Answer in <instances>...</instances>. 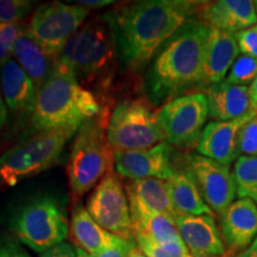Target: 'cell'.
I'll return each instance as SVG.
<instances>
[{
	"label": "cell",
	"mask_w": 257,
	"mask_h": 257,
	"mask_svg": "<svg viewBox=\"0 0 257 257\" xmlns=\"http://www.w3.org/2000/svg\"><path fill=\"white\" fill-rule=\"evenodd\" d=\"M8 117H9L8 108H6L2 92H0V133H2V130L4 128V125L6 124V120H8Z\"/></svg>",
	"instance_id": "f35d334b"
},
{
	"label": "cell",
	"mask_w": 257,
	"mask_h": 257,
	"mask_svg": "<svg viewBox=\"0 0 257 257\" xmlns=\"http://www.w3.org/2000/svg\"><path fill=\"white\" fill-rule=\"evenodd\" d=\"M80 126L24 135L0 155V187H14L59 163L64 148Z\"/></svg>",
	"instance_id": "8992f818"
},
{
	"label": "cell",
	"mask_w": 257,
	"mask_h": 257,
	"mask_svg": "<svg viewBox=\"0 0 257 257\" xmlns=\"http://www.w3.org/2000/svg\"><path fill=\"white\" fill-rule=\"evenodd\" d=\"M208 112L212 119L229 121L249 113L250 95L248 86H236L221 81L205 89Z\"/></svg>",
	"instance_id": "44dd1931"
},
{
	"label": "cell",
	"mask_w": 257,
	"mask_h": 257,
	"mask_svg": "<svg viewBox=\"0 0 257 257\" xmlns=\"http://www.w3.org/2000/svg\"><path fill=\"white\" fill-rule=\"evenodd\" d=\"M232 175L237 195L257 204V156L240 155L234 161Z\"/></svg>",
	"instance_id": "484cf974"
},
{
	"label": "cell",
	"mask_w": 257,
	"mask_h": 257,
	"mask_svg": "<svg viewBox=\"0 0 257 257\" xmlns=\"http://www.w3.org/2000/svg\"><path fill=\"white\" fill-rule=\"evenodd\" d=\"M187 170L213 213L220 216L234 201L237 188L230 166L200 154H191L187 157Z\"/></svg>",
	"instance_id": "7c38bea8"
},
{
	"label": "cell",
	"mask_w": 257,
	"mask_h": 257,
	"mask_svg": "<svg viewBox=\"0 0 257 257\" xmlns=\"http://www.w3.org/2000/svg\"><path fill=\"white\" fill-rule=\"evenodd\" d=\"M10 229L24 246L42 253L66 239L69 223L59 199L41 194L16 208L10 218Z\"/></svg>",
	"instance_id": "52a82bcc"
},
{
	"label": "cell",
	"mask_w": 257,
	"mask_h": 257,
	"mask_svg": "<svg viewBox=\"0 0 257 257\" xmlns=\"http://www.w3.org/2000/svg\"><path fill=\"white\" fill-rule=\"evenodd\" d=\"M238 55L239 48L236 35L210 27L205 51L201 88L206 89L212 85L224 81V78L227 72H230Z\"/></svg>",
	"instance_id": "ffe728a7"
},
{
	"label": "cell",
	"mask_w": 257,
	"mask_h": 257,
	"mask_svg": "<svg viewBox=\"0 0 257 257\" xmlns=\"http://www.w3.org/2000/svg\"><path fill=\"white\" fill-rule=\"evenodd\" d=\"M136 246L137 244L134 239V240H125V242L119 244V245L105 250V251L98 253V255H89V253L85 252L81 249L76 248V246H75V250H76V255H78V257H127L128 253L131 252V250L136 248Z\"/></svg>",
	"instance_id": "836d02e7"
},
{
	"label": "cell",
	"mask_w": 257,
	"mask_h": 257,
	"mask_svg": "<svg viewBox=\"0 0 257 257\" xmlns=\"http://www.w3.org/2000/svg\"><path fill=\"white\" fill-rule=\"evenodd\" d=\"M238 148L240 155L257 156V114L240 128Z\"/></svg>",
	"instance_id": "f546056e"
},
{
	"label": "cell",
	"mask_w": 257,
	"mask_h": 257,
	"mask_svg": "<svg viewBox=\"0 0 257 257\" xmlns=\"http://www.w3.org/2000/svg\"><path fill=\"white\" fill-rule=\"evenodd\" d=\"M234 35L240 53L257 60V24Z\"/></svg>",
	"instance_id": "4dcf8cb0"
},
{
	"label": "cell",
	"mask_w": 257,
	"mask_h": 257,
	"mask_svg": "<svg viewBox=\"0 0 257 257\" xmlns=\"http://www.w3.org/2000/svg\"><path fill=\"white\" fill-rule=\"evenodd\" d=\"M88 15L89 10L76 3L50 2L37 6L24 29L42 49L56 57Z\"/></svg>",
	"instance_id": "9c48e42d"
},
{
	"label": "cell",
	"mask_w": 257,
	"mask_h": 257,
	"mask_svg": "<svg viewBox=\"0 0 257 257\" xmlns=\"http://www.w3.org/2000/svg\"><path fill=\"white\" fill-rule=\"evenodd\" d=\"M124 187L133 220L150 214H166L173 218L176 217L170 201L166 180H130Z\"/></svg>",
	"instance_id": "ac0fdd59"
},
{
	"label": "cell",
	"mask_w": 257,
	"mask_h": 257,
	"mask_svg": "<svg viewBox=\"0 0 257 257\" xmlns=\"http://www.w3.org/2000/svg\"><path fill=\"white\" fill-rule=\"evenodd\" d=\"M210 27L191 18L161 46L144 69L142 87L154 107L200 87Z\"/></svg>",
	"instance_id": "7a4b0ae2"
},
{
	"label": "cell",
	"mask_w": 257,
	"mask_h": 257,
	"mask_svg": "<svg viewBox=\"0 0 257 257\" xmlns=\"http://www.w3.org/2000/svg\"><path fill=\"white\" fill-rule=\"evenodd\" d=\"M14 59L34 82L38 91L53 72L55 57L44 51L32 41L23 27L14 49Z\"/></svg>",
	"instance_id": "603a6c76"
},
{
	"label": "cell",
	"mask_w": 257,
	"mask_h": 257,
	"mask_svg": "<svg viewBox=\"0 0 257 257\" xmlns=\"http://www.w3.org/2000/svg\"><path fill=\"white\" fill-rule=\"evenodd\" d=\"M175 224L192 257H221L226 252L214 214L178 216Z\"/></svg>",
	"instance_id": "2e32d148"
},
{
	"label": "cell",
	"mask_w": 257,
	"mask_h": 257,
	"mask_svg": "<svg viewBox=\"0 0 257 257\" xmlns=\"http://www.w3.org/2000/svg\"><path fill=\"white\" fill-rule=\"evenodd\" d=\"M127 257H147V256L144 255L142 251H141L138 246H136V248H134L133 250H131V252L128 253Z\"/></svg>",
	"instance_id": "ab89813d"
},
{
	"label": "cell",
	"mask_w": 257,
	"mask_h": 257,
	"mask_svg": "<svg viewBox=\"0 0 257 257\" xmlns=\"http://www.w3.org/2000/svg\"><path fill=\"white\" fill-rule=\"evenodd\" d=\"M76 4L83 6V8L91 10V9H101L105 6L113 4L111 0H80V2H75Z\"/></svg>",
	"instance_id": "d590c367"
},
{
	"label": "cell",
	"mask_w": 257,
	"mask_h": 257,
	"mask_svg": "<svg viewBox=\"0 0 257 257\" xmlns=\"http://www.w3.org/2000/svg\"><path fill=\"white\" fill-rule=\"evenodd\" d=\"M172 153V146L167 142L148 149L114 152L115 172L128 180H168L176 172Z\"/></svg>",
	"instance_id": "4fadbf2b"
},
{
	"label": "cell",
	"mask_w": 257,
	"mask_h": 257,
	"mask_svg": "<svg viewBox=\"0 0 257 257\" xmlns=\"http://www.w3.org/2000/svg\"><path fill=\"white\" fill-rule=\"evenodd\" d=\"M153 107L143 99H125L114 106L107 124V140L114 152L148 149L166 142Z\"/></svg>",
	"instance_id": "ba28073f"
},
{
	"label": "cell",
	"mask_w": 257,
	"mask_h": 257,
	"mask_svg": "<svg viewBox=\"0 0 257 257\" xmlns=\"http://www.w3.org/2000/svg\"><path fill=\"white\" fill-rule=\"evenodd\" d=\"M255 115L249 112L239 119L219 121L213 120L206 124L197 146L198 154L230 166L240 156L238 135L243 125Z\"/></svg>",
	"instance_id": "e0dca14e"
},
{
	"label": "cell",
	"mask_w": 257,
	"mask_h": 257,
	"mask_svg": "<svg viewBox=\"0 0 257 257\" xmlns=\"http://www.w3.org/2000/svg\"><path fill=\"white\" fill-rule=\"evenodd\" d=\"M134 234L147 237L157 245L181 239L175 218L166 214H150L133 220Z\"/></svg>",
	"instance_id": "d4e9b609"
},
{
	"label": "cell",
	"mask_w": 257,
	"mask_h": 257,
	"mask_svg": "<svg viewBox=\"0 0 257 257\" xmlns=\"http://www.w3.org/2000/svg\"><path fill=\"white\" fill-rule=\"evenodd\" d=\"M221 257H226V256H221ZM232 257H257V236L248 248L244 249L243 251L238 252L237 255H234Z\"/></svg>",
	"instance_id": "74e56055"
},
{
	"label": "cell",
	"mask_w": 257,
	"mask_h": 257,
	"mask_svg": "<svg viewBox=\"0 0 257 257\" xmlns=\"http://www.w3.org/2000/svg\"><path fill=\"white\" fill-rule=\"evenodd\" d=\"M0 92L15 123L21 125L30 120L36 104L37 89L14 57L0 69Z\"/></svg>",
	"instance_id": "9a60e30c"
},
{
	"label": "cell",
	"mask_w": 257,
	"mask_h": 257,
	"mask_svg": "<svg viewBox=\"0 0 257 257\" xmlns=\"http://www.w3.org/2000/svg\"><path fill=\"white\" fill-rule=\"evenodd\" d=\"M55 64L68 70L98 99L104 96L119 67L113 29L107 17L104 15L83 24L57 54Z\"/></svg>",
	"instance_id": "3957f363"
},
{
	"label": "cell",
	"mask_w": 257,
	"mask_h": 257,
	"mask_svg": "<svg viewBox=\"0 0 257 257\" xmlns=\"http://www.w3.org/2000/svg\"><path fill=\"white\" fill-rule=\"evenodd\" d=\"M35 5L30 0H0V24H21Z\"/></svg>",
	"instance_id": "83f0119b"
},
{
	"label": "cell",
	"mask_w": 257,
	"mask_h": 257,
	"mask_svg": "<svg viewBox=\"0 0 257 257\" xmlns=\"http://www.w3.org/2000/svg\"><path fill=\"white\" fill-rule=\"evenodd\" d=\"M38 257H78V255H76V250L73 245H70L69 243L62 242L40 253Z\"/></svg>",
	"instance_id": "e575fe53"
},
{
	"label": "cell",
	"mask_w": 257,
	"mask_h": 257,
	"mask_svg": "<svg viewBox=\"0 0 257 257\" xmlns=\"http://www.w3.org/2000/svg\"><path fill=\"white\" fill-rule=\"evenodd\" d=\"M210 115L205 93H189L161 106L157 112L166 142L178 148L197 147Z\"/></svg>",
	"instance_id": "30bf717a"
},
{
	"label": "cell",
	"mask_w": 257,
	"mask_h": 257,
	"mask_svg": "<svg viewBox=\"0 0 257 257\" xmlns=\"http://www.w3.org/2000/svg\"><path fill=\"white\" fill-rule=\"evenodd\" d=\"M226 252L232 257L246 249L257 236V205L248 198L234 200L219 216Z\"/></svg>",
	"instance_id": "5bb4252c"
},
{
	"label": "cell",
	"mask_w": 257,
	"mask_h": 257,
	"mask_svg": "<svg viewBox=\"0 0 257 257\" xmlns=\"http://www.w3.org/2000/svg\"><path fill=\"white\" fill-rule=\"evenodd\" d=\"M22 30V24H0V69L12 59L16 42Z\"/></svg>",
	"instance_id": "f1b7e54d"
},
{
	"label": "cell",
	"mask_w": 257,
	"mask_h": 257,
	"mask_svg": "<svg viewBox=\"0 0 257 257\" xmlns=\"http://www.w3.org/2000/svg\"><path fill=\"white\" fill-rule=\"evenodd\" d=\"M100 111L99 99L83 88L68 70L54 64L53 72L37 91L34 113L24 135L81 126Z\"/></svg>",
	"instance_id": "277c9868"
},
{
	"label": "cell",
	"mask_w": 257,
	"mask_h": 257,
	"mask_svg": "<svg viewBox=\"0 0 257 257\" xmlns=\"http://www.w3.org/2000/svg\"><path fill=\"white\" fill-rule=\"evenodd\" d=\"M198 16L208 27L232 34L257 24L255 2L250 0H217L201 3Z\"/></svg>",
	"instance_id": "d6986e66"
},
{
	"label": "cell",
	"mask_w": 257,
	"mask_h": 257,
	"mask_svg": "<svg viewBox=\"0 0 257 257\" xmlns=\"http://www.w3.org/2000/svg\"><path fill=\"white\" fill-rule=\"evenodd\" d=\"M201 3L141 0L105 16L113 29L119 68L146 69L161 46L198 12Z\"/></svg>",
	"instance_id": "6da1fadb"
},
{
	"label": "cell",
	"mask_w": 257,
	"mask_h": 257,
	"mask_svg": "<svg viewBox=\"0 0 257 257\" xmlns=\"http://www.w3.org/2000/svg\"><path fill=\"white\" fill-rule=\"evenodd\" d=\"M255 6H256V11H257V2H255Z\"/></svg>",
	"instance_id": "60d3db41"
},
{
	"label": "cell",
	"mask_w": 257,
	"mask_h": 257,
	"mask_svg": "<svg viewBox=\"0 0 257 257\" xmlns=\"http://www.w3.org/2000/svg\"><path fill=\"white\" fill-rule=\"evenodd\" d=\"M134 239L141 251H142L147 257H182L168 252L167 250L161 248L160 245H157L156 243H154L153 240L147 238V237L141 236V234H134Z\"/></svg>",
	"instance_id": "d6a6232c"
},
{
	"label": "cell",
	"mask_w": 257,
	"mask_h": 257,
	"mask_svg": "<svg viewBox=\"0 0 257 257\" xmlns=\"http://www.w3.org/2000/svg\"><path fill=\"white\" fill-rule=\"evenodd\" d=\"M249 95H250V108L249 112L257 114V78L255 79L249 87Z\"/></svg>",
	"instance_id": "8d00e7d4"
},
{
	"label": "cell",
	"mask_w": 257,
	"mask_h": 257,
	"mask_svg": "<svg viewBox=\"0 0 257 257\" xmlns=\"http://www.w3.org/2000/svg\"><path fill=\"white\" fill-rule=\"evenodd\" d=\"M257 78V60L240 54L231 67L225 81L236 86H248Z\"/></svg>",
	"instance_id": "4316f807"
},
{
	"label": "cell",
	"mask_w": 257,
	"mask_h": 257,
	"mask_svg": "<svg viewBox=\"0 0 257 257\" xmlns=\"http://www.w3.org/2000/svg\"><path fill=\"white\" fill-rule=\"evenodd\" d=\"M110 117L105 108L100 113L82 123L74 138L67 176L70 191L75 197H82L112 170L114 150L107 140Z\"/></svg>",
	"instance_id": "5b68a950"
},
{
	"label": "cell",
	"mask_w": 257,
	"mask_h": 257,
	"mask_svg": "<svg viewBox=\"0 0 257 257\" xmlns=\"http://www.w3.org/2000/svg\"><path fill=\"white\" fill-rule=\"evenodd\" d=\"M70 231L76 248L89 255H98L127 240L101 227L93 219L86 207L81 205L74 208L70 220Z\"/></svg>",
	"instance_id": "7402d4cb"
},
{
	"label": "cell",
	"mask_w": 257,
	"mask_h": 257,
	"mask_svg": "<svg viewBox=\"0 0 257 257\" xmlns=\"http://www.w3.org/2000/svg\"><path fill=\"white\" fill-rule=\"evenodd\" d=\"M86 210L96 223L120 238L134 240L133 218L125 187L113 170L95 186Z\"/></svg>",
	"instance_id": "8fae6325"
},
{
	"label": "cell",
	"mask_w": 257,
	"mask_h": 257,
	"mask_svg": "<svg viewBox=\"0 0 257 257\" xmlns=\"http://www.w3.org/2000/svg\"><path fill=\"white\" fill-rule=\"evenodd\" d=\"M166 181L176 217L214 214L204 201L194 180L187 169H176L175 174Z\"/></svg>",
	"instance_id": "cb8c5ba5"
},
{
	"label": "cell",
	"mask_w": 257,
	"mask_h": 257,
	"mask_svg": "<svg viewBox=\"0 0 257 257\" xmlns=\"http://www.w3.org/2000/svg\"><path fill=\"white\" fill-rule=\"evenodd\" d=\"M0 257H31L15 236L0 234Z\"/></svg>",
	"instance_id": "1f68e13d"
}]
</instances>
